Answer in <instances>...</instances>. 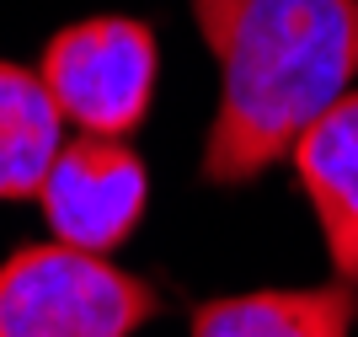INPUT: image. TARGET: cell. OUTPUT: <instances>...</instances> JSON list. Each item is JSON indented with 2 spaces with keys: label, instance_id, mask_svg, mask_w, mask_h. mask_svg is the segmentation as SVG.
<instances>
[{
  "label": "cell",
  "instance_id": "277c9868",
  "mask_svg": "<svg viewBox=\"0 0 358 337\" xmlns=\"http://www.w3.org/2000/svg\"><path fill=\"white\" fill-rule=\"evenodd\" d=\"M38 209H43L54 241L113 257L118 247L134 241L150 209V166L129 139L75 134L48 166L43 188H38Z\"/></svg>",
  "mask_w": 358,
  "mask_h": 337
},
{
  "label": "cell",
  "instance_id": "5b68a950",
  "mask_svg": "<svg viewBox=\"0 0 358 337\" xmlns=\"http://www.w3.org/2000/svg\"><path fill=\"white\" fill-rule=\"evenodd\" d=\"M289 172L321 231L337 284L358 289V86L294 139Z\"/></svg>",
  "mask_w": 358,
  "mask_h": 337
},
{
  "label": "cell",
  "instance_id": "7a4b0ae2",
  "mask_svg": "<svg viewBox=\"0 0 358 337\" xmlns=\"http://www.w3.org/2000/svg\"><path fill=\"white\" fill-rule=\"evenodd\" d=\"M161 316V289L113 257L27 241L0 257V337H134Z\"/></svg>",
  "mask_w": 358,
  "mask_h": 337
},
{
  "label": "cell",
  "instance_id": "6da1fadb",
  "mask_svg": "<svg viewBox=\"0 0 358 337\" xmlns=\"http://www.w3.org/2000/svg\"><path fill=\"white\" fill-rule=\"evenodd\" d=\"M220 70L198 150L209 188H252L358 86V0H187Z\"/></svg>",
  "mask_w": 358,
  "mask_h": 337
},
{
  "label": "cell",
  "instance_id": "8992f818",
  "mask_svg": "<svg viewBox=\"0 0 358 337\" xmlns=\"http://www.w3.org/2000/svg\"><path fill=\"white\" fill-rule=\"evenodd\" d=\"M353 284H268L241 294H209L187 316V337H353Z\"/></svg>",
  "mask_w": 358,
  "mask_h": 337
},
{
  "label": "cell",
  "instance_id": "3957f363",
  "mask_svg": "<svg viewBox=\"0 0 358 337\" xmlns=\"http://www.w3.org/2000/svg\"><path fill=\"white\" fill-rule=\"evenodd\" d=\"M64 129L96 139H129L155 113L161 86V32L145 16H80L43 43L38 59Z\"/></svg>",
  "mask_w": 358,
  "mask_h": 337
},
{
  "label": "cell",
  "instance_id": "52a82bcc",
  "mask_svg": "<svg viewBox=\"0 0 358 337\" xmlns=\"http://www.w3.org/2000/svg\"><path fill=\"white\" fill-rule=\"evenodd\" d=\"M64 145V118L43 75L0 59V204L38 198L48 166Z\"/></svg>",
  "mask_w": 358,
  "mask_h": 337
}]
</instances>
